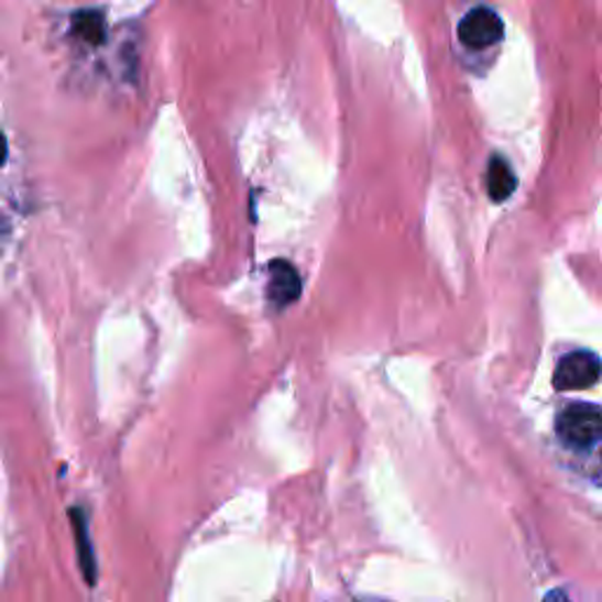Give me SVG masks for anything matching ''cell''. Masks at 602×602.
I'll return each mask as SVG.
<instances>
[{
    "mask_svg": "<svg viewBox=\"0 0 602 602\" xmlns=\"http://www.w3.org/2000/svg\"><path fill=\"white\" fill-rule=\"evenodd\" d=\"M271 278H269V297L275 306H287L297 302L302 295V278L297 269L285 260L271 262Z\"/></svg>",
    "mask_w": 602,
    "mask_h": 602,
    "instance_id": "277c9868",
    "label": "cell"
},
{
    "mask_svg": "<svg viewBox=\"0 0 602 602\" xmlns=\"http://www.w3.org/2000/svg\"><path fill=\"white\" fill-rule=\"evenodd\" d=\"M518 179H515V172L511 169L508 161L502 156H492L488 163V194L494 203H504L513 196Z\"/></svg>",
    "mask_w": 602,
    "mask_h": 602,
    "instance_id": "8992f818",
    "label": "cell"
},
{
    "mask_svg": "<svg viewBox=\"0 0 602 602\" xmlns=\"http://www.w3.org/2000/svg\"><path fill=\"white\" fill-rule=\"evenodd\" d=\"M72 525H74V535H76L78 562H80L83 577L88 579V583H95V579H97V562H95V550H92L90 532H88V518H85L83 511L72 508Z\"/></svg>",
    "mask_w": 602,
    "mask_h": 602,
    "instance_id": "5b68a950",
    "label": "cell"
},
{
    "mask_svg": "<svg viewBox=\"0 0 602 602\" xmlns=\"http://www.w3.org/2000/svg\"><path fill=\"white\" fill-rule=\"evenodd\" d=\"M544 602H572V600H570V595H567L565 591H550V593L544 598Z\"/></svg>",
    "mask_w": 602,
    "mask_h": 602,
    "instance_id": "ba28073f",
    "label": "cell"
},
{
    "mask_svg": "<svg viewBox=\"0 0 602 602\" xmlns=\"http://www.w3.org/2000/svg\"><path fill=\"white\" fill-rule=\"evenodd\" d=\"M504 20L490 8H473L457 26L459 41L471 50H485L504 39Z\"/></svg>",
    "mask_w": 602,
    "mask_h": 602,
    "instance_id": "3957f363",
    "label": "cell"
},
{
    "mask_svg": "<svg viewBox=\"0 0 602 602\" xmlns=\"http://www.w3.org/2000/svg\"><path fill=\"white\" fill-rule=\"evenodd\" d=\"M602 380V360L593 351H572L565 358L554 374V386L556 391H583L591 388Z\"/></svg>",
    "mask_w": 602,
    "mask_h": 602,
    "instance_id": "7a4b0ae2",
    "label": "cell"
},
{
    "mask_svg": "<svg viewBox=\"0 0 602 602\" xmlns=\"http://www.w3.org/2000/svg\"><path fill=\"white\" fill-rule=\"evenodd\" d=\"M6 161H8V142H6V136L0 134V167L6 165Z\"/></svg>",
    "mask_w": 602,
    "mask_h": 602,
    "instance_id": "9c48e42d",
    "label": "cell"
},
{
    "mask_svg": "<svg viewBox=\"0 0 602 602\" xmlns=\"http://www.w3.org/2000/svg\"><path fill=\"white\" fill-rule=\"evenodd\" d=\"M556 434L570 450H589L602 440V407L593 403L567 405L556 419Z\"/></svg>",
    "mask_w": 602,
    "mask_h": 602,
    "instance_id": "6da1fadb",
    "label": "cell"
},
{
    "mask_svg": "<svg viewBox=\"0 0 602 602\" xmlns=\"http://www.w3.org/2000/svg\"><path fill=\"white\" fill-rule=\"evenodd\" d=\"M74 33L90 45H101L107 41L105 14L97 10H80L74 14Z\"/></svg>",
    "mask_w": 602,
    "mask_h": 602,
    "instance_id": "52a82bcc",
    "label": "cell"
}]
</instances>
